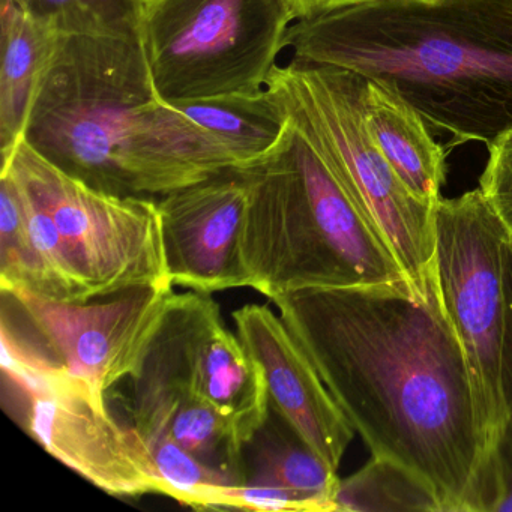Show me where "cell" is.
<instances>
[{
    "label": "cell",
    "instance_id": "6da1fadb",
    "mask_svg": "<svg viewBox=\"0 0 512 512\" xmlns=\"http://www.w3.org/2000/svg\"><path fill=\"white\" fill-rule=\"evenodd\" d=\"M374 457L424 479L443 512H479L484 449L466 358L439 290L320 287L274 299Z\"/></svg>",
    "mask_w": 512,
    "mask_h": 512
},
{
    "label": "cell",
    "instance_id": "7a4b0ae2",
    "mask_svg": "<svg viewBox=\"0 0 512 512\" xmlns=\"http://www.w3.org/2000/svg\"><path fill=\"white\" fill-rule=\"evenodd\" d=\"M283 44L382 83L448 149L512 131V0H361L298 20Z\"/></svg>",
    "mask_w": 512,
    "mask_h": 512
},
{
    "label": "cell",
    "instance_id": "3957f363",
    "mask_svg": "<svg viewBox=\"0 0 512 512\" xmlns=\"http://www.w3.org/2000/svg\"><path fill=\"white\" fill-rule=\"evenodd\" d=\"M25 140L113 196L161 197L235 167L193 119L161 100L142 38H62Z\"/></svg>",
    "mask_w": 512,
    "mask_h": 512
},
{
    "label": "cell",
    "instance_id": "277c9868",
    "mask_svg": "<svg viewBox=\"0 0 512 512\" xmlns=\"http://www.w3.org/2000/svg\"><path fill=\"white\" fill-rule=\"evenodd\" d=\"M244 169L251 181L241 235L248 287L269 301L320 287H412L391 248L289 119L277 145Z\"/></svg>",
    "mask_w": 512,
    "mask_h": 512
},
{
    "label": "cell",
    "instance_id": "5b68a950",
    "mask_svg": "<svg viewBox=\"0 0 512 512\" xmlns=\"http://www.w3.org/2000/svg\"><path fill=\"white\" fill-rule=\"evenodd\" d=\"M265 88L391 248L413 290L427 298L436 287L437 203L410 193L374 142L367 79L293 58L286 67L275 65Z\"/></svg>",
    "mask_w": 512,
    "mask_h": 512
},
{
    "label": "cell",
    "instance_id": "8992f818",
    "mask_svg": "<svg viewBox=\"0 0 512 512\" xmlns=\"http://www.w3.org/2000/svg\"><path fill=\"white\" fill-rule=\"evenodd\" d=\"M287 0H146L142 41L169 106L265 89L295 22Z\"/></svg>",
    "mask_w": 512,
    "mask_h": 512
},
{
    "label": "cell",
    "instance_id": "52a82bcc",
    "mask_svg": "<svg viewBox=\"0 0 512 512\" xmlns=\"http://www.w3.org/2000/svg\"><path fill=\"white\" fill-rule=\"evenodd\" d=\"M434 230L437 290L466 358L484 449V478L509 419L502 392V352L512 238L479 188L455 199L442 197Z\"/></svg>",
    "mask_w": 512,
    "mask_h": 512
},
{
    "label": "cell",
    "instance_id": "ba28073f",
    "mask_svg": "<svg viewBox=\"0 0 512 512\" xmlns=\"http://www.w3.org/2000/svg\"><path fill=\"white\" fill-rule=\"evenodd\" d=\"M0 172L16 176L52 215L91 299L137 287H173L154 197L95 190L19 143Z\"/></svg>",
    "mask_w": 512,
    "mask_h": 512
},
{
    "label": "cell",
    "instance_id": "9c48e42d",
    "mask_svg": "<svg viewBox=\"0 0 512 512\" xmlns=\"http://www.w3.org/2000/svg\"><path fill=\"white\" fill-rule=\"evenodd\" d=\"M2 389L4 407L22 430L104 493L164 496L142 434L110 413L106 392L59 359L37 367H2Z\"/></svg>",
    "mask_w": 512,
    "mask_h": 512
},
{
    "label": "cell",
    "instance_id": "30bf717a",
    "mask_svg": "<svg viewBox=\"0 0 512 512\" xmlns=\"http://www.w3.org/2000/svg\"><path fill=\"white\" fill-rule=\"evenodd\" d=\"M131 383L133 415L199 401L229 419L244 443L268 418V386L259 362L226 328L220 305L205 293H172Z\"/></svg>",
    "mask_w": 512,
    "mask_h": 512
},
{
    "label": "cell",
    "instance_id": "8fae6325",
    "mask_svg": "<svg viewBox=\"0 0 512 512\" xmlns=\"http://www.w3.org/2000/svg\"><path fill=\"white\" fill-rule=\"evenodd\" d=\"M8 293L59 361L107 392L139 370L173 287H137L88 302L55 301L26 290Z\"/></svg>",
    "mask_w": 512,
    "mask_h": 512
},
{
    "label": "cell",
    "instance_id": "7c38bea8",
    "mask_svg": "<svg viewBox=\"0 0 512 512\" xmlns=\"http://www.w3.org/2000/svg\"><path fill=\"white\" fill-rule=\"evenodd\" d=\"M250 190L247 170L230 167L157 200L173 286L205 295L248 287L241 235Z\"/></svg>",
    "mask_w": 512,
    "mask_h": 512
},
{
    "label": "cell",
    "instance_id": "4fadbf2b",
    "mask_svg": "<svg viewBox=\"0 0 512 512\" xmlns=\"http://www.w3.org/2000/svg\"><path fill=\"white\" fill-rule=\"evenodd\" d=\"M232 319L242 344L262 368L271 406L338 472L356 431L301 344L268 305H244Z\"/></svg>",
    "mask_w": 512,
    "mask_h": 512
},
{
    "label": "cell",
    "instance_id": "5bb4252c",
    "mask_svg": "<svg viewBox=\"0 0 512 512\" xmlns=\"http://www.w3.org/2000/svg\"><path fill=\"white\" fill-rule=\"evenodd\" d=\"M0 19V149L4 164L25 139L32 106L64 35L11 2H2Z\"/></svg>",
    "mask_w": 512,
    "mask_h": 512
},
{
    "label": "cell",
    "instance_id": "9a60e30c",
    "mask_svg": "<svg viewBox=\"0 0 512 512\" xmlns=\"http://www.w3.org/2000/svg\"><path fill=\"white\" fill-rule=\"evenodd\" d=\"M365 113L374 142L410 193L425 202H439L448 173L446 149L433 139L422 116L394 91L370 79Z\"/></svg>",
    "mask_w": 512,
    "mask_h": 512
},
{
    "label": "cell",
    "instance_id": "2e32d148",
    "mask_svg": "<svg viewBox=\"0 0 512 512\" xmlns=\"http://www.w3.org/2000/svg\"><path fill=\"white\" fill-rule=\"evenodd\" d=\"M245 484L272 485L313 497L335 512L340 478L269 403L268 418L244 443Z\"/></svg>",
    "mask_w": 512,
    "mask_h": 512
},
{
    "label": "cell",
    "instance_id": "e0dca14e",
    "mask_svg": "<svg viewBox=\"0 0 512 512\" xmlns=\"http://www.w3.org/2000/svg\"><path fill=\"white\" fill-rule=\"evenodd\" d=\"M215 143L232 158L235 167H247L265 157L280 140L287 116L268 89L254 95H233L179 104Z\"/></svg>",
    "mask_w": 512,
    "mask_h": 512
},
{
    "label": "cell",
    "instance_id": "ac0fdd59",
    "mask_svg": "<svg viewBox=\"0 0 512 512\" xmlns=\"http://www.w3.org/2000/svg\"><path fill=\"white\" fill-rule=\"evenodd\" d=\"M142 436L166 433L185 451L235 484L244 481V440L229 419L214 407L182 400L133 415Z\"/></svg>",
    "mask_w": 512,
    "mask_h": 512
},
{
    "label": "cell",
    "instance_id": "d6986e66",
    "mask_svg": "<svg viewBox=\"0 0 512 512\" xmlns=\"http://www.w3.org/2000/svg\"><path fill=\"white\" fill-rule=\"evenodd\" d=\"M337 511L443 512L436 491L416 473L388 458L374 457L358 472L340 479Z\"/></svg>",
    "mask_w": 512,
    "mask_h": 512
},
{
    "label": "cell",
    "instance_id": "ffe728a7",
    "mask_svg": "<svg viewBox=\"0 0 512 512\" xmlns=\"http://www.w3.org/2000/svg\"><path fill=\"white\" fill-rule=\"evenodd\" d=\"M64 37L142 38L146 0H2Z\"/></svg>",
    "mask_w": 512,
    "mask_h": 512
},
{
    "label": "cell",
    "instance_id": "44dd1931",
    "mask_svg": "<svg viewBox=\"0 0 512 512\" xmlns=\"http://www.w3.org/2000/svg\"><path fill=\"white\" fill-rule=\"evenodd\" d=\"M0 175L10 176L19 194L26 229L40 266L41 293L38 296L64 302L91 301L88 289L71 262L67 245L52 215L16 176L10 172H0Z\"/></svg>",
    "mask_w": 512,
    "mask_h": 512
},
{
    "label": "cell",
    "instance_id": "7402d4cb",
    "mask_svg": "<svg viewBox=\"0 0 512 512\" xmlns=\"http://www.w3.org/2000/svg\"><path fill=\"white\" fill-rule=\"evenodd\" d=\"M142 437L163 482L164 496L200 511L217 509L224 488L235 484L227 476L197 460L166 433Z\"/></svg>",
    "mask_w": 512,
    "mask_h": 512
},
{
    "label": "cell",
    "instance_id": "603a6c76",
    "mask_svg": "<svg viewBox=\"0 0 512 512\" xmlns=\"http://www.w3.org/2000/svg\"><path fill=\"white\" fill-rule=\"evenodd\" d=\"M0 289L41 293V272L26 229L16 185L0 175Z\"/></svg>",
    "mask_w": 512,
    "mask_h": 512
},
{
    "label": "cell",
    "instance_id": "cb8c5ba5",
    "mask_svg": "<svg viewBox=\"0 0 512 512\" xmlns=\"http://www.w3.org/2000/svg\"><path fill=\"white\" fill-rule=\"evenodd\" d=\"M217 509L262 512H325L313 497L272 485L232 484L221 493Z\"/></svg>",
    "mask_w": 512,
    "mask_h": 512
},
{
    "label": "cell",
    "instance_id": "d4e9b609",
    "mask_svg": "<svg viewBox=\"0 0 512 512\" xmlns=\"http://www.w3.org/2000/svg\"><path fill=\"white\" fill-rule=\"evenodd\" d=\"M479 190L512 238V131L488 146Z\"/></svg>",
    "mask_w": 512,
    "mask_h": 512
},
{
    "label": "cell",
    "instance_id": "484cf974",
    "mask_svg": "<svg viewBox=\"0 0 512 512\" xmlns=\"http://www.w3.org/2000/svg\"><path fill=\"white\" fill-rule=\"evenodd\" d=\"M479 512H512V421L494 448L482 478Z\"/></svg>",
    "mask_w": 512,
    "mask_h": 512
},
{
    "label": "cell",
    "instance_id": "4316f807",
    "mask_svg": "<svg viewBox=\"0 0 512 512\" xmlns=\"http://www.w3.org/2000/svg\"><path fill=\"white\" fill-rule=\"evenodd\" d=\"M502 392L508 418L512 421V242L506 266V329L502 352Z\"/></svg>",
    "mask_w": 512,
    "mask_h": 512
},
{
    "label": "cell",
    "instance_id": "83f0119b",
    "mask_svg": "<svg viewBox=\"0 0 512 512\" xmlns=\"http://www.w3.org/2000/svg\"><path fill=\"white\" fill-rule=\"evenodd\" d=\"M296 20L311 19V17L320 16L328 11L337 10V8L347 7V5L356 4L361 0H287Z\"/></svg>",
    "mask_w": 512,
    "mask_h": 512
}]
</instances>
